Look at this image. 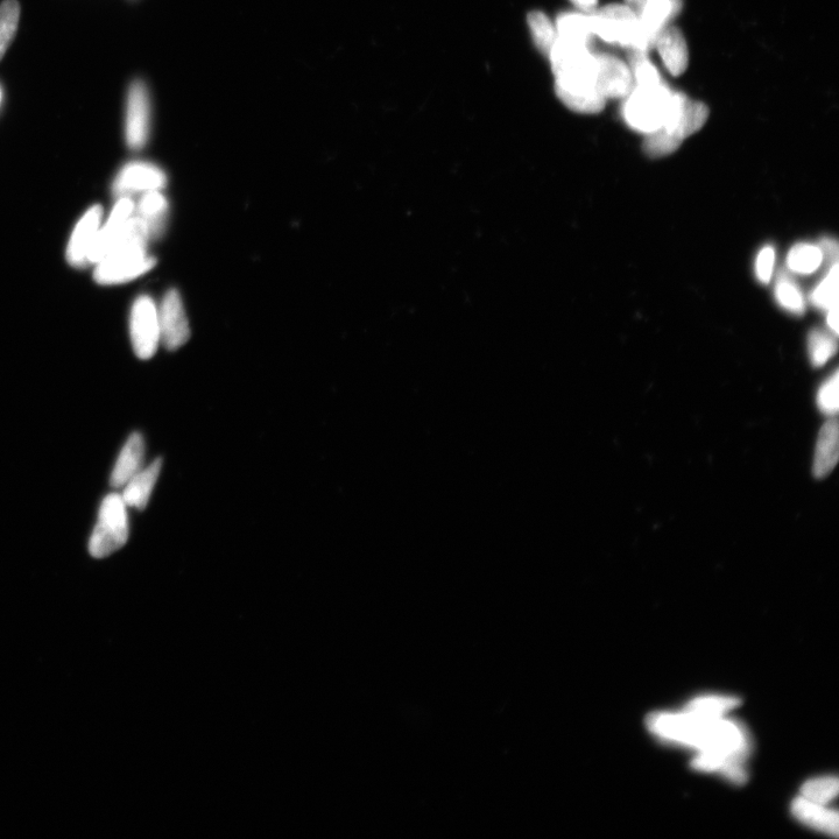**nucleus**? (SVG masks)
Returning a JSON list of instances; mask_svg holds the SVG:
<instances>
[{"label": "nucleus", "instance_id": "1", "mask_svg": "<svg viewBox=\"0 0 839 839\" xmlns=\"http://www.w3.org/2000/svg\"><path fill=\"white\" fill-rule=\"evenodd\" d=\"M647 728L666 742L693 747L699 751L692 763L697 771L719 772L735 784L747 779L744 763L749 757L750 737L744 726L724 717L655 712L646 719Z\"/></svg>", "mask_w": 839, "mask_h": 839}, {"label": "nucleus", "instance_id": "2", "mask_svg": "<svg viewBox=\"0 0 839 839\" xmlns=\"http://www.w3.org/2000/svg\"><path fill=\"white\" fill-rule=\"evenodd\" d=\"M150 239L145 223L132 216L107 255L96 264L95 280L98 284L121 285L151 271L157 262L147 255Z\"/></svg>", "mask_w": 839, "mask_h": 839}, {"label": "nucleus", "instance_id": "3", "mask_svg": "<svg viewBox=\"0 0 839 839\" xmlns=\"http://www.w3.org/2000/svg\"><path fill=\"white\" fill-rule=\"evenodd\" d=\"M673 91L665 83L654 87H633L622 108L624 121L633 131L651 135L664 126Z\"/></svg>", "mask_w": 839, "mask_h": 839}, {"label": "nucleus", "instance_id": "4", "mask_svg": "<svg viewBox=\"0 0 839 839\" xmlns=\"http://www.w3.org/2000/svg\"><path fill=\"white\" fill-rule=\"evenodd\" d=\"M128 506L118 493L104 498L97 524L89 540V553L95 559L108 558L129 540Z\"/></svg>", "mask_w": 839, "mask_h": 839}, {"label": "nucleus", "instance_id": "5", "mask_svg": "<svg viewBox=\"0 0 839 839\" xmlns=\"http://www.w3.org/2000/svg\"><path fill=\"white\" fill-rule=\"evenodd\" d=\"M589 14L595 37L608 44H618L631 51H638L639 20L629 6L611 4Z\"/></svg>", "mask_w": 839, "mask_h": 839}, {"label": "nucleus", "instance_id": "6", "mask_svg": "<svg viewBox=\"0 0 839 839\" xmlns=\"http://www.w3.org/2000/svg\"><path fill=\"white\" fill-rule=\"evenodd\" d=\"M548 56L555 80L595 84L596 54L589 46L558 37Z\"/></svg>", "mask_w": 839, "mask_h": 839}, {"label": "nucleus", "instance_id": "7", "mask_svg": "<svg viewBox=\"0 0 839 839\" xmlns=\"http://www.w3.org/2000/svg\"><path fill=\"white\" fill-rule=\"evenodd\" d=\"M131 340L140 359H150L161 342L158 308L150 296H140L132 307Z\"/></svg>", "mask_w": 839, "mask_h": 839}, {"label": "nucleus", "instance_id": "8", "mask_svg": "<svg viewBox=\"0 0 839 839\" xmlns=\"http://www.w3.org/2000/svg\"><path fill=\"white\" fill-rule=\"evenodd\" d=\"M151 100L146 84L141 80L131 83L126 100L125 139L131 150H141L150 136Z\"/></svg>", "mask_w": 839, "mask_h": 839}, {"label": "nucleus", "instance_id": "9", "mask_svg": "<svg viewBox=\"0 0 839 839\" xmlns=\"http://www.w3.org/2000/svg\"><path fill=\"white\" fill-rule=\"evenodd\" d=\"M167 176L161 168L150 162L135 161L124 166L114 182V193L121 197L145 194L164 189Z\"/></svg>", "mask_w": 839, "mask_h": 839}, {"label": "nucleus", "instance_id": "10", "mask_svg": "<svg viewBox=\"0 0 839 839\" xmlns=\"http://www.w3.org/2000/svg\"><path fill=\"white\" fill-rule=\"evenodd\" d=\"M161 342L167 350H178L190 338L188 319L179 292L169 291L158 309Z\"/></svg>", "mask_w": 839, "mask_h": 839}, {"label": "nucleus", "instance_id": "11", "mask_svg": "<svg viewBox=\"0 0 839 839\" xmlns=\"http://www.w3.org/2000/svg\"><path fill=\"white\" fill-rule=\"evenodd\" d=\"M708 117L709 109L707 105L690 100L686 95L678 93L664 128L661 129L682 144L683 140L693 136L694 133L703 128L708 121Z\"/></svg>", "mask_w": 839, "mask_h": 839}, {"label": "nucleus", "instance_id": "12", "mask_svg": "<svg viewBox=\"0 0 839 839\" xmlns=\"http://www.w3.org/2000/svg\"><path fill=\"white\" fill-rule=\"evenodd\" d=\"M633 83L631 69L623 60L610 54L596 55L595 87L605 100L625 98Z\"/></svg>", "mask_w": 839, "mask_h": 839}, {"label": "nucleus", "instance_id": "13", "mask_svg": "<svg viewBox=\"0 0 839 839\" xmlns=\"http://www.w3.org/2000/svg\"><path fill=\"white\" fill-rule=\"evenodd\" d=\"M682 9L681 0H647L638 14L640 45L639 52L648 53L661 30L678 16Z\"/></svg>", "mask_w": 839, "mask_h": 839}, {"label": "nucleus", "instance_id": "14", "mask_svg": "<svg viewBox=\"0 0 839 839\" xmlns=\"http://www.w3.org/2000/svg\"><path fill=\"white\" fill-rule=\"evenodd\" d=\"M103 210L100 206L91 207L76 224L67 248L68 263L74 267L88 265V257L101 228Z\"/></svg>", "mask_w": 839, "mask_h": 839}, {"label": "nucleus", "instance_id": "15", "mask_svg": "<svg viewBox=\"0 0 839 839\" xmlns=\"http://www.w3.org/2000/svg\"><path fill=\"white\" fill-rule=\"evenodd\" d=\"M135 210V203H133L131 197H121L118 200L107 222L97 232L93 248H91L89 253V264L96 265L107 255L111 245L114 244L116 238L124 229L125 224L135 214Z\"/></svg>", "mask_w": 839, "mask_h": 839}, {"label": "nucleus", "instance_id": "16", "mask_svg": "<svg viewBox=\"0 0 839 839\" xmlns=\"http://www.w3.org/2000/svg\"><path fill=\"white\" fill-rule=\"evenodd\" d=\"M554 88L559 100L578 114H598L605 108L606 100L595 84L555 80Z\"/></svg>", "mask_w": 839, "mask_h": 839}, {"label": "nucleus", "instance_id": "17", "mask_svg": "<svg viewBox=\"0 0 839 839\" xmlns=\"http://www.w3.org/2000/svg\"><path fill=\"white\" fill-rule=\"evenodd\" d=\"M653 48H657L669 74L680 76L686 72L689 52L686 39L679 28L666 26L655 38Z\"/></svg>", "mask_w": 839, "mask_h": 839}, {"label": "nucleus", "instance_id": "18", "mask_svg": "<svg viewBox=\"0 0 839 839\" xmlns=\"http://www.w3.org/2000/svg\"><path fill=\"white\" fill-rule=\"evenodd\" d=\"M145 441L143 435L132 434L126 441L111 474V485L122 489L133 476L144 468Z\"/></svg>", "mask_w": 839, "mask_h": 839}, {"label": "nucleus", "instance_id": "19", "mask_svg": "<svg viewBox=\"0 0 839 839\" xmlns=\"http://www.w3.org/2000/svg\"><path fill=\"white\" fill-rule=\"evenodd\" d=\"M162 460L158 458L148 467L141 469L123 486L122 498L128 507L144 510L150 500L155 484H157Z\"/></svg>", "mask_w": 839, "mask_h": 839}, {"label": "nucleus", "instance_id": "20", "mask_svg": "<svg viewBox=\"0 0 839 839\" xmlns=\"http://www.w3.org/2000/svg\"><path fill=\"white\" fill-rule=\"evenodd\" d=\"M838 432L836 419H830L821 428L814 458V476L817 479L826 478L836 467L839 455Z\"/></svg>", "mask_w": 839, "mask_h": 839}, {"label": "nucleus", "instance_id": "21", "mask_svg": "<svg viewBox=\"0 0 839 839\" xmlns=\"http://www.w3.org/2000/svg\"><path fill=\"white\" fill-rule=\"evenodd\" d=\"M793 815L806 826L822 831L830 836L838 837L839 817L837 812L824 806L817 805L803 796L796 799L792 806Z\"/></svg>", "mask_w": 839, "mask_h": 839}, {"label": "nucleus", "instance_id": "22", "mask_svg": "<svg viewBox=\"0 0 839 839\" xmlns=\"http://www.w3.org/2000/svg\"><path fill=\"white\" fill-rule=\"evenodd\" d=\"M137 214L146 224L151 238H158L166 227L168 216V202L160 190L148 192L141 197Z\"/></svg>", "mask_w": 839, "mask_h": 839}, {"label": "nucleus", "instance_id": "23", "mask_svg": "<svg viewBox=\"0 0 839 839\" xmlns=\"http://www.w3.org/2000/svg\"><path fill=\"white\" fill-rule=\"evenodd\" d=\"M555 30L559 38L587 46L595 37L592 32L590 14L584 12L561 13L556 19Z\"/></svg>", "mask_w": 839, "mask_h": 839}, {"label": "nucleus", "instance_id": "24", "mask_svg": "<svg viewBox=\"0 0 839 839\" xmlns=\"http://www.w3.org/2000/svg\"><path fill=\"white\" fill-rule=\"evenodd\" d=\"M822 263L823 255L820 246L812 244H796L787 257L788 269L802 276L815 273Z\"/></svg>", "mask_w": 839, "mask_h": 839}, {"label": "nucleus", "instance_id": "25", "mask_svg": "<svg viewBox=\"0 0 839 839\" xmlns=\"http://www.w3.org/2000/svg\"><path fill=\"white\" fill-rule=\"evenodd\" d=\"M775 299L781 308L794 315H803L806 312V299L801 288L788 276L787 273L779 274L775 284Z\"/></svg>", "mask_w": 839, "mask_h": 839}, {"label": "nucleus", "instance_id": "26", "mask_svg": "<svg viewBox=\"0 0 839 839\" xmlns=\"http://www.w3.org/2000/svg\"><path fill=\"white\" fill-rule=\"evenodd\" d=\"M527 23L528 27H530L535 46L538 47L541 53L548 56L555 44L556 38H558L551 19L544 12L533 11L528 14Z\"/></svg>", "mask_w": 839, "mask_h": 839}, {"label": "nucleus", "instance_id": "27", "mask_svg": "<svg viewBox=\"0 0 839 839\" xmlns=\"http://www.w3.org/2000/svg\"><path fill=\"white\" fill-rule=\"evenodd\" d=\"M808 350L810 361L815 368H821L829 362L837 352V341L835 336L827 331L816 329L809 335Z\"/></svg>", "mask_w": 839, "mask_h": 839}, {"label": "nucleus", "instance_id": "28", "mask_svg": "<svg viewBox=\"0 0 839 839\" xmlns=\"http://www.w3.org/2000/svg\"><path fill=\"white\" fill-rule=\"evenodd\" d=\"M20 18V6L17 0H5L0 5V60L16 35Z\"/></svg>", "mask_w": 839, "mask_h": 839}, {"label": "nucleus", "instance_id": "29", "mask_svg": "<svg viewBox=\"0 0 839 839\" xmlns=\"http://www.w3.org/2000/svg\"><path fill=\"white\" fill-rule=\"evenodd\" d=\"M810 301L816 308L823 310L838 306V264L830 267L827 276L822 279L810 295Z\"/></svg>", "mask_w": 839, "mask_h": 839}, {"label": "nucleus", "instance_id": "30", "mask_svg": "<svg viewBox=\"0 0 839 839\" xmlns=\"http://www.w3.org/2000/svg\"><path fill=\"white\" fill-rule=\"evenodd\" d=\"M629 67L637 86L654 87L664 83L658 69L648 59L647 53L631 51Z\"/></svg>", "mask_w": 839, "mask_h": 839}, {"label": "nucleus", "instance_id": "31", "mask_svg": "<svg viewBox=\"0 0 839 839\" xmlns=\"http://www.w3.org/2000/svg\"><path fill=\"white\" fill-rule=\"evenodd\" d=\"M739 703L736 697L707 696L690 702L685 710L701 715L724 717L730 710L738 707Z\"/></svg>", "mask_w": 839, "mask_h": 839}, {"label": "nucleus", "instance_id": "32", "mask_svg": "<svg viewBox=\"0 0 839 839\" xmlns=\"http://www.w3.org/2000/svg\"><path fill=\"white\" fill-rule=\"evenodd\" d=\"M838 794V779L837 778H820L810 780L802 787L803 798L817 803V805L826 806L828 802L834 800Z\"/></svg>", "mask_w": 839, "mask_h": 839}, {"label": "nucleus", "instance_id": "33", "mask_svg": "<svg viewBox=\"0 0 839 839\" xmlns=\"http://www.w3.org/2000/svg\"><path fill=\"white\" fill-rule=\"evenodd\" d=\"M681 146L678 140L662 129L647 135L644 141V152L650 158H661L678 151Z\"/></svg>", "mask_w": 839, "mask_h": 839}, {"label": "nucleus", "instance_id": "34", "mask_svg": "<svg viewBox=\"0 0 839 839\" xmlns=\"http://www.w3.org/2000/svg\"><path fill=\"white\" fill-rule=\"evenodd\" d=\"M838 386L839 375L838 371H836L834 376L830 377L827 382L821 386L819 393H817V406H819L822 413L829 415V417H833V415H836L838 412Z\"/></svg>", "mask_w": 839, "mask_h": 839}, {"label": "nucleus", "instance_id": "35", "mask_svg": "<svg viewBox=\"0 0 839 839\" xmlns=\"http://www.w3.org/2000/svg\"><path fill=\"white\" fill-rule=\"evenodd\" d=\"M775 264V250L772 246H765L757 257L756 273L761 284H768L773 276Z\"/></svg>", "mask_w": 839, "mask_h": 839}, {"label": "nucleus", "instance_id": "36", "mask_svg": "<svg viewBox=\"0 0 839 839\" xmlns=\"http://www.w3.org/2000/svg\"><path fill=\"white\" fill-rule=\"evenodd\" d=\"M823 255V262L831 263V266L837 264L838 260V244L834 239H823L819 245Z\"/></svg>", "mask_w": 839, "mask_h": 839}, {"label": "nucleus", "instance_id": "37", "mask_svg": "<svg viewBox=\"0 0 839 839\" xmlns=\"http://www.w3.org/2000/svg\"><path fill=\"white\" fill-rule=\"evenodd\" d=\"M570 2L584 13L595 11L598 4V0H570Z\"/></svg>", "mask_w": 839, "mask_h": 839}, {"label": "nucleus", "instance_id": "38", "mask_svg": "<svg viewBox=\"0 0 839 839\" xmlns=\"http://www.w3.org/2000/svg\"><path fill=\"white\" fill-rule=\"evenodd\" d=\"M827 324L830 330H833L835 335H838V306L827 310Z\"/></svg>", "mask_w": 839, "mask_h": 839}, {"label": "nucleus", "instance_id": "39", "mask_svg": "<svg viewBox=\"0 0 839 839\" xmlns=\"http://www.w3.org/2000/svg\"><path fill=\"white\" fill-rule=\"evenodd\" d=\"M646 2L647 0H625V5L629 6L630 9L638 16L640 11L643 10Z\"/></svg>", "mask_w": 839, "mask_h": 839}, {"label": "nucleus", "instance_id": "40", "mask_svg": "<svg viewBox=\"0 0 839 839\" xmlns=\"http://www.w3.org/2000/svg\"><path fill=\"white\" fill-rule=\"evenodd\" d=\"M0 102H2V90H0Z\"/></svg>", "mask_w": 839, "mask_h": 839}]
</instances>
